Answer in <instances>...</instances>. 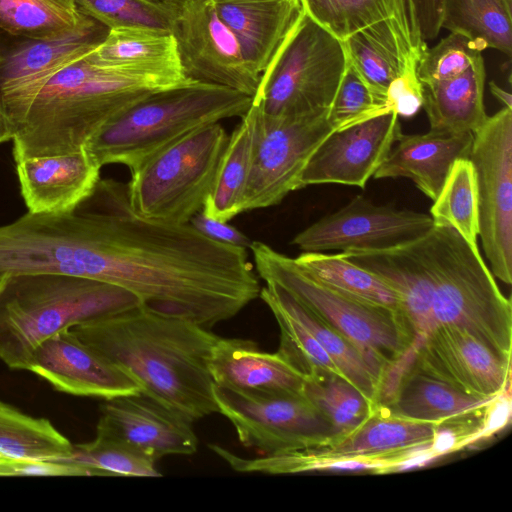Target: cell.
Masks as SVG:
<instances>
[{
    "instance_id": "31",
    "label": "cell",
    "mask_w": 512,
    "mask_h": 512,
    "mask_svg": "<svg viewBox=\"0 0 512 512\" xmlns=\"http://www.w3.org/2000/svg\"><path fill=\"white\" fill-rule=\"evenodd\" d=\"M441 28L512 56V0H443Z\"/></svg>"
},
{
    "instance_id": "30",
    "label": "cell",
    "mask_w": 512,
    "mask_h": 512,
    "mask_svg": "<svg viewBox=\"0 0 512 512\" xmlns=\"http://www.w3.org/2000/svg\"><path fill=\"white\" fill-rule=\"evenodd\" d=\"M308 275L355 299L401 311L397 292L378 275L351 262L340 252H302L294 258Z\"/></svg>"
},
{
    "instance_id": "10",
    "label": "cell",
    "mask_w": 512,
    "mask_h": 512,
    "mask_svg": "<svg viewBox=\"0 0 512 512\" xmlns=\"http://www.w3.org/2000/svg\"><path fill=\"white\" fill-rule=\"evenodd\" d=\"M477 181L478 236L491 272L512 283V109L503 107L473 134L468 156Z\"/></svg>"
},
{
    "instance_id": "45",
    "label": "cell",
    "mask_w": 512,
    "mask_h": 512,
    "mask_svg": "<svg viewBox=\"0 0 512 512\" xmlns=\"http://www.w3.org/2000/svg\"><path fill=\"white\" fill-rule=\"evenodd\" d=\"M411 3L418 34L427 43L440 32L443 0H411Z\"/></svg>"
},
{
    "instance_id": "26",
    "label": "cell",
    "mask_w": 512,
    "mask_h": 512,
    "mask_svg": "<svg viewBox=\"0 0 512 512\" xmlns=\"http://www.w3.org/2000/svg\"><path fill=\"white\" fill-rule=\"evenodd\" d=\"M490 400L467 395L422 372L412 363L402 373L392 393L378 406L395 416L436 423L480 409Z\"/></svg>"
},
{
    "instance_id": "32",
    "label": "cell",
    "mask_w": 512,
    "mask_h": 512,
    "mask_svg": "<svg viewBox=\"0 0 512 512\" xmlns=\"http://www.w3.org/2000/svg\"><path fill=\"white\" fill-rule=\"evenodd\" d=\"M94 20L73 0H0V29L27 40L56 38Z\"/></svg>"
},
{
    "instance_id": "51",
    "label": "cell",
    "mask_w": 512,
    "mask_h": 512,
    "mask_svg": "<svg viewBox=\"0 0 512 512\" xmlns=\"http://www.w3.org/2000/svg\"><path fill=\"white\" fill-rule=\"evenodd\" d=\"M1 60H2V58H1V56H0V63H1Z\"/></svg>"
},
{
    "instance_id": "49",
    "label": "cell",
    "mask_w": 512,
    "mask_h": 512,
    "mask_svg": "<svg viewBox=\"0 0 512 512\" xmlns=\"http://www.w3.org/2000/svg\"><path fill=\"white\" fill-rule=\"evenodd\" d=\"M489 87L493 96L498 99L504 107L512 109V97L509 92L505 91L494 82H490Z\"/></svg>"
},
{
    "instance_id": "44",
    "label": "cell",
    "mask_w": 512,
    "mask_h": 512,
    "mask_svg": "<svg viewBox=\"0 0 512 512\" xmlns=\"http://www.w3.org/2000/svg\"><path fill=\"white\" fill-rule=\"evenodd\" d=\"M190 223L206 237L221 242L249 248L251 241L236 227L230 225L228 221H221L207 217L202 211L195 214Z\"/></svg>"
},
{
    "instance_id": "24",
    "label": "cell",
    "mask_w": 512,
    "mask_h": 512,
    "mask_svg": "<svg viewBox=\"0 0 512 512\" xmlns=\"http://www.w3.org/2000/svg\"><path fill=\"white\" fill-rule=\"evenodd\" d=\"M342 43L348 62L381 95L386 96L394 80L416 71L418 59L404 40L393 17L356 31Z\"/></svg>"
},
{
    "instance_id": "42",
    "label": "cell",
    "mask_w": 512,
    "mask_h": 512,
    "mask_svg": "<svg viewBox=\"0 0 512 512\" xmlns=\"http://www.w3.org/2000/svg\"><path fill=\"white\" fill-rule=\"evenodd\" d=\"M0 476H92L81 466L41 460L13 459L0 456Z\"/></svg>"
},
{
    "instance_id": "35",
    "label": "cell",
    "mask_w": 512,
    "mask_h": 512,
    "mask_svg": "<svg viewBox=\"0 0 512 512\" xmlns=\"http://www.w3.org/2000/svg\"><path fill=\"white\" fill-rule=\"evenodd\" d=\"M433 202L429 214L433 224L455 229L471 246L478 248L477 181L469 158L454 162Z\"/></svg>"
},
{
    "instance_id": "12",
    "label": "cell",
    "mask_w": 512,
    "mask_h": 512,
    "mask_svg": "<svg viewBox=\"0 0 512 512\" xmlns=\"http://www.w3.org/2000/svg\"><path fill=\"white\" fill-rule=\"evenodd\" d=\"M172 35L188 79L224 86L250 97L255 95L261 74L246 61L212 0H190L181 6Z\"/></svg>"
},
{
    "instance_id": "19",
    "label": "cell",
    "mask_w": 512,
    "mask_h": 512,
    "mask_svg": "<svg viewBox=\"0 0 512 512\" xmlns=\"http://www.w3.org/2000/svg\"><path fill=\"white\" fill-rule=\"evenodd\" d=\"M209 371L216 386L245 395L303 394L306 380L278 351L264 352L241 338H218Z\"/></svg>"
},
{
    "instance_id": "20",
    "label": "cell",
    "mask_w": 512,
    "mask_h": 512,
    "mask_svg": "<svg viewBox=\"0 0 512 512\" xmlns=\"http://www.w3.org/2000/svg\"><path fill=\"white\" fill-rule=\"evenodd\" d=\"M472 142L471 132L402 133L373 177L408 178L434 201L454 162L468 158Z\"/></svg>"
},
{
    "instance_id": "28",
    "label": "cell",
    "mask_w": 512,
    "mask_h": 512,
    "mask_svg": "<svg viewBox=\"0 0 512 512\" xmlns=\"http://www.w3.org/2000/svg\"><path fill=\"white\" fill-rule=\"evenodd\" d=\"M260 293L269 296L301 322L328 354L342 376L377 405L382 387L381 379L352 343L278 284L267 282L261 287Z\"/></svg>"
},
{
    "instance_id": "7",
    "label": "cell",
    "mask_w": 512,
    "mask_h": 512,
    "mask_svg": "<svg viewBox=\"0 0 512 512\" xmlns=\"http://www.w3.org/2000/svg\"><path fill=\"white\" fill-rule=\"evenodd\" d=\"M229 135L219 123L196 129L131 171L132 209L160 223L185 224L202 211Z\"/></svg>"
},
{
    "instance_id": "40",
    "label": "cell",
    "mask_w": 512,
    "mask_h": 512,
    "mask_svg": "<svg viewBox=\"0 0 512 512\" xmlns=\"http://www.w3.org/2000/svg\"><path fill=\"white\" fill-rule=\"evenodd\" d=\"M392 111L386 96L377 93L348 62L328 120L335 130L344 129Z\"/></svg>"
},
{
    "instance_id": "23",
    "label": "cell",
    "mask_w": 512,
    "mask_h": 512,
    "mask_svg": "<svg viewBox=\"0 0 512 512\" xmlns=\"http://www.w3.org/2000/svg\"><path fill=\"white\" fill-rule=\"evenodd\" d=\"M93 64L148 78L164 88L192 82L182 69L174 36L146 29L109 30L86 55Z\"/></svg>"
},
{
    "instance_id": "17",
    "label": "cell",
    "mask_w": 512,
    "mask_h": 512,
    "mask_svg": "<svg viewBox=\"0 0 512 512\" xmlns=\"http://www.w3.org/2000/svg\"><path fill=\"white\" fill-rule=\"evenodd\" d=\"M28 371L55 390L104 400L140 391L137 383L71 328L43 341L33 352Z\"/></svg>"
},
{
    "instance_id": "36",
    "label": "cell",
    "mask_w": 512,
    "mask_h": 512,
    "mask_svg": "<svg viewBox=\"0 0 512 512\" xmlns=\"http://www.w3.org/2000/svg\"><path fill=\"white\" fill-rule=\"evenodd\" d=\"M156 461L130 445L96 435L91 442L73 444L72 455L58 462L84 467L92 476L159 477Z\"/></svg>"
},
{
    "instance_id": "48",
    "label": "cell",
    "mask_w": 512,
    "mask_h": 512,
    "mask_svg": "<svg viewBox=\"0 0 512 512\" xmlns=\"http://www.w3.org/2000/svg\"><path fill=\"white\" fill-rule=\"evenodd\" d=\"M14 137V126L0 104V144L12 141Z\"/></svg>"
},
{
    "instance_id": "29",
    "label": "cell",
    "mask_w": 512,
    "mask_h": 512,
    "mask_svg": "<svg viewBox=\"0 0 512 512\" xmlns=\"http://www.w3.org/2000/svg\"><path fill=\"white\" fill-rule=\"evenodd\" d=\"M228 137L202 212L209 218L229 221L242 213L252 153L253 116L249 110Z\"/></svg>"
},
{
    "instance_id": "50",
    "label": "cell",
    "mask_w": 512,
    "mask_h": 512,
    "mask_svg": "<svg viewBox=\"0 0 512 512\" xmlns=\"http://www.w3.org/2000/svg\"><path fill=\"white\" fill-rule=\"evenodd\" d=\"M177 7L183 6L185 3H187L190 0H159Z\"/></svg>"
},
{
    "instance_id": "27",
    "label": "cell",
    "mask_w": 512,
    "mask_h": 512,
    "mask_svg": "<svg viewBox=\"0 0 512 512\" xmlns=\"http://www.w3.org/2000/svg\"><path fill=\"white\" fill-rule=\"evenodd\" d=\"M486 71L483 57L452 78L422 86L430 129L475 133L487 120L484 106Z\"/></svg>"
},
{
    "instance_id": "47",
    "label": "cell",
    "mask_w": 512,
    "mask_h": 512,
    "mask_svg": "<svg viewBox=\"0 0 512 512\" xmlns=\"http://www.w3.org/2000/svg\"><path fill=\"white\" fill-rule=\"evenodd\" d=\"M394 19L410 50L419 60L428 46L418 34L411 0H395Z\"/></svg>"
},
{
    "instance_id": "38",
    "label": "cell",
    "mask_w": 512,
    "mask_h": 512,
    "mask_svg": "<svg viewBox=\"0 0 512 512\" xmlns=\"http://www.w3.org/2000/svg\"><path fill=\"white\" fill-rule=\"evenodd\" d=\"M303 11L343 41L356 31L394 18L395 0H299Z\"/></svg>"
},
{
    "instance_id": "34",
    "label": "cell",
    "mask_w": 512,
    "mask_h": 512,
    "mask_svg": "<svg viewBox=\"0 0 512 512\" xmlns=\"http://www.w3.org/2000/svg\"><path fill=\"white\" fill-rule=\"evenodd\" d=\"M303 394L328 421L334 437L355 430L377 407L348 380L334 373L306 376Z\"/></svg>"
},
{
    "instance_id": "13",
    "label": "cell",
    "mask_w": 512,
    "mask_h": 512,
    "mask_svg": "<svg viewBox=\"0 0 512 512\" xmlns=\"http://www.w3.org/2000/svg\"><path fill=\"white\" fill-rule=\"evenodd\" d=\"M432 226L429 214L376 205L356 195L296 234L291 243L302 252L386 250L421 237Z\"/></svg>"
},
{
    "instance_id": "8",
    "label": "cell",
    "mask_w": 512,
    "mask_h": 512,
    "mask_svg": "<svg viewBox=\"0 0 512 512\" xmlns=\"http://www.w3.org/2000/svg\"><path fill=\"white\" fill-rule=\"evenodd\" d=\"M347 63L342 41L303 13L261 74L252 104L273 117L327 112Z\"/></svg>"
},
{
    "instance_id": "39",
    "label": "cell",
    "mask_w": 512,
    "mask_h": 512,
    "mask_svg": "<svg viewBox=\"0 0 512 512\" xmlns=\"http://www.w3.org/2000/svg\"><path fill=\"white\" fill-rule=\"evenodd\" d=\"M259 297L269 307L280 329L278 352L305 376L328 372L342 376L311 332L269 296ZM343 377V376H342Z\"/></svg>"
},
{
    "instance_id": "11",
    "label": "cell",
    "mask_w": 512,
    "mask_h": 512,
    "mask_svg": "<svg viewBox=\"0 0 512 512\" xmlns=\"http://www.w3.org/2000/svg\"><path fill=\"white\" fill-rule=\"evenodd\" d=\"M213 395L239 441L265 455L318 446L334 437L328 421L304 394L245 395L214 384Z\"/></svg>"
},
{
    "instance_id": "37",
    "label": "cell",
    "mask_w": 512,
    "mask_h": 512,
    "mask_svg": "<svg viewBox=\"0 0 512 512\" xmlns=\"http://www.w3.org/2000/svg\"><path fill=\"white\" fill-rule=\"evenodd\" d=\"M109 30L146 29L172 34L180 7L159 0H73Z\"/></svg>"
},
{
    "instance_id": "16",
    "label": "cell",
    "mask_w": 512,
    "mask_h": 512,
    "mask_svg": "<svg viewBox=\"0 0 512 512\" xmlns=\"http://www.w3.org/2000/svg\"><path fill=\"white\" fill-rule=\"evenodd\" d=\"M193 421L138 391L106 399L100 405L96 435L130 445L155 460L191 455L198 439Z\"/></svg>"
},
{
    "instance_id": "2",
    "label": "cell",
    "mask_w": 512,
    "mask_h": 512,
    "mask_svg": "<svg viewBox=\"0 0 512 512\" xmlns=\"http://www.w3.org/2000/svg\"><path fill=\"white\" fill-rule=\"evenodd\" d=\"M86 55L0 95L14 126L15 162L78 151L120 112L168 89L139 75L97 66Z\"/></svg>"
},
{
    "instance_id": "43",
    "label": "cell",
    "mask_w": 512,
    "mask_h": 512,
    "mask_svg": "<svg viewBox=\"0 0 512 512\" xmlns=\"http://www.w3.org/2000/svg\"><path fill=\"white\" fill-rule=\"evenodd\" d=\"M388 105L399 117L414 116L423 105L422 86L416 71L394 80L386 91Z\"/></svg>"
},
{
    "instance_id": "21",
    "label": "cell",
    "mask_w": 512,
    "mask_h": 512,
    "mask_svg": "<svg viewBox=\"0 0 512 512\" xmlns=\"http://www.w3.org/2000/svg\"><path fill=\"white\" fill-rule=\"evenodd\" d=\"M250 67L262 74L304 11L299 0H212Z\"/></svg>"
},
{
    "instance_id": "41",
    "label": "cell",
    "mask_w": 512,
    "mask_h": 512,
    "mask_svg": "<svg viewBox=\"0 0 512 512\" xmlns=\"http://www.w3.org/2000/svg\"><path fill=\"white\" fill-rule=\"evenodd\" d=\"M481 57L482 50L474 42L450 32L424 50L417 62L416 75L421 85H430L463 73Z\"/></svg>"
},
{
    "instance_id": "1",
    "label": "cell",
    "mask_w": 512,
    "mask_h": 512,
    "mask_svg": "<svg viewBox=\"0 0 512 512\" xmlns=\"http://www.w3.org/2000/svg\"><path fill=\"white\" fill-rule=\"evenodd\" d=\"M71 330L141 392L191 421L218 412L209 359L219 336L210 329L141 305Z\"/></svg>"
},
{
    "instance_id": "15",
    "label": "cell",
    "mask_w": 512,
    "mask_h": 512,
    "mask_svg": "<svg viewBox=\"0 0 512 512\" xmlns=\"http://www.w3.org/2000/svg\"><path fill=\"white\" fill-rule=\"evenodd\" d=\"M394 111L330 133L303 169L298 189L316 184L365 188L402 134Z\"/></svg>"
},
{
    "instance_id": "25",
    "label": "cell",
    "mask_w": 512,
    "mask_h": 512,
    "mask_svg": "<svg viewBox=\"0 0 512 512\" xmlns=\"http://www.w3.org/2000/svg\"><path fill=\"white\" fill-rule=\"evenodd\" d=\"M109 29L94 20L90 25L51 39L27 40L0 63V95L84 56L104 41Z\"/></svg>"
},
{
    "instance_id": "14",
    "label": "cell",
    "mask_w": 512,
    "mask_h": 512,
    "mask_svg": "<svg viewBox=\"0 0 512 512\" xmlns=\"http://www.w3.org/2000/svg\"><path fill=\"white\" fill-rule=\"evenodd\" d=\"M412 363L422 372L481 399H492L511 386V357L452 325H436L414 349Z\"/></svg>"
},
{
    "instance_id": "22",
    "label": "cell",
    "mask_w": 512,
    "mask_h": 512,
    "mask_svg": "<svg viewBox=\"0 0 512 512\" xmlns=\"http://www.w3.org/2000/svg\"><path fill=\"white\" fill-rule=\"evenodd\" d=\"M437 423L395 416L377 405L355 430L307 448L321 457H384L403 463L430 447Z\"/></svg>"
},
{
    "instance_id": "46",
    "label": "cell",
    "mask_w": 512,
    "mask_h": 512,
    "mask_svg": "<svg viewBox=\"0 0 512 512\" xmlns=\"http://www.w3.org/2000/svg\"><path fill=\"white\" fill-rule=\"evenodd\" d=\"M511 417V386L491 399L484 409L483 438L501 430Z\"/></svg>"
},
{
    "instance_id": "6",
    "label": "cell",
    "mask_w": 512,
    "mask_h": 512,
    "mask_svg": "<svg viewBox=\"0 0 512 512\" xmlns=\"http://www.w3.org/2000/svg\"><path fill=\"white\" fill-rule=\"evenodd\" d=\"M256 273L287 290L344 336L381 379L382 385L412 364L415 334L401 311L370 304L318 282L268 244L252 241ZM382 388V387H381Z\"/></svg>"
},
{
    "instance_id": "18",
    "label": "cell",
    "mask_w": 512,
    "mask_h": 512,
    "mask_svg": "<svg viewBox=\"0 0 512 512\" xmlns=\"http://www.w3.org/2000/svg\"><path fill=\"white\" fill-rule=\"evenodd\" d=\"M15 164L28 212L48 214L75 210L93 193L102 168L85 147L68 154L28 157Z\"/></svg>"
},
{
    "instance_id": "4",
    "label": "cell",
    "mask_w": 512,
    "mask_h": 512,
    "mask_svg": "<svg viewBox=\"0 0 512 512\" xmlns=\"http://www.w3.org/2000/svg\"><path fill=\"white\" fill-rule=\"evenodd\" d=\"M406 244L427 282L435 326L461 328L511 357V301L499 289L479 248L455 229L434 224Z\"/></svg>"
},
{
    "instance_id": "9",
    "label": "cell",
    "mask_w": 512,
    "mask_h": 512,
    "mask_svg": "<svg viewBox=\"0 0 512 512\" xmlns=\"http://www.w3.org/2000/svg\"><path fill=\"white\" fill-rule=\"evenodd\" d=\"M253 140L242 213L278 205L292 191L309 158L335 128L328 111L273 117L251 104Z\"/></svg>"
},
{
    "instance_id": "33",
    "label": "cell",
    "mask_w": 512,
    "mask_h": 512,
    "mask_svg": "<svg viewBox=\"0 0 512 512\" xmlns=\"http://www.w3.org/2000/svg\"><path fill=\"white\" fill-rule=\"evenodd\" d=\"M73 444L46 418L27 415L0 400V456L41 461L69 458Z\"/></svg>"
},
{
    "instance_id": "5",
    "label": "cell",
    "mask_w": 512,
    "mask_h": 512,
    "mask_svg": "<svg viewBox=\"0 0 512 512\" xmlns=\"http://www.w3.org/2000/svg\"><path fill=\"white\" fill-rule=\"evenodd\" d=\"M251 104L246 94L192 81L137 101L103 125L85 148L101 167L121 164L132 171L198 128L242 117Z\"/></svg>"
},
{
    "instance_id": "3",
    "label": "cell",
    "mask_w": 512,
    "mask_h": 512,
    "mask_svg": "<svg viewBox=\"0 0 512 512\" xmlns=\"http://www.w3.org/2000/svg\"><path fill=\"white\" fill-rule=\"evenodd\" d=\"M116 285L54 273L0 277V360L28 370L34 350L73 326L141 306Z\"/></svg>"
}]
</instances>
